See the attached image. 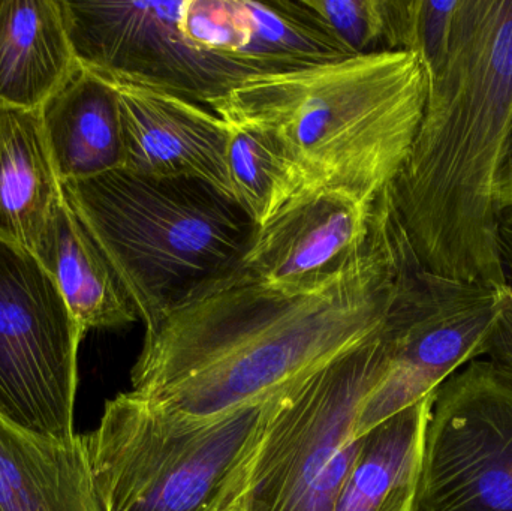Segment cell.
Instances as JSON below:
<instances>
[{
	"mask_svg": "<svg viewBox=\"0 0 512 511\" xmlns=\"http://www.w3.org/2000/svg\"><path fill=\"white\" fill-rule=\"evenodd\" d=\"M414 261L387 191L366 242L333 272L285 287L236 264L195 288L146 332L131 392L192 420L273 398L376 338Z\"/></svg>",
	"mask_w": 512,
	"mask_h": 511,
	"instance_id": "cell-1",
	"label": "cell"
},
{
	"mask_svg": "<svg viewBox=\"0 0 512 511\" xmlns=\"http://www.w3.org/2000/svg\"><path fill=\"white\" fill-rule=\"evenodd\" d=\"M424 66L426 107L391 207L424 269L505 287L495 183L512 128V0H457Z\"/></svg>",
	"mask_w": 512,
	"mask_h": 511,
	"instance_id": "cell-2",
	"label": "cell"
},
{
	"mask_svg": "<svg viewBox=\"0 0 512 511\" xmlns=\"http://www.w3.org/2000/svg\"><path fill=\"white\" fill-rule=\"evenodd\" d=\"M426 98L421 57L382 51L254 75L209 108L261 132L300 170L307 189L376 201L408 159Z\"/></svg>",
	"mask_w": 512,
	"mask_h": 511,
	"instance_id": "cell-3",
	"label": "cell"
},
{
	"mask_svg": "<svg viewBox=\"0 0 512 511\" xmlns=\"http://www.w3.org/2000/svg\"><path fill=\"white\" fill-rule=\"evenodd\" d=\"M62 186L146 332L195 288L239 264L256 228L236 201L197 179L122 168Z\"/></svg>",
	"mask_w": 512,
	"mask_h": 511,
	"instance_id": "cell-4",
	"label": "cell"
},
{
	"mask_svg": "<svg viewBox=\"0 0 512 511\" xmlns=\"http://www.w3.org/2000/svg\"><path fill=\"white\" fill-rule=\"evenodd\" d=\"M297 384L209 420L165 413L134 392L110 399L98 428L83 435L104 511L237 506L268 423Z\"/></svg>",
	"mask_w": 512,
	"mask_h": 511,
	"instance_id": "cell-5",
	"label": "cell"
},
{
	"mask_svg": "<svg viewBox=\"0 0 512 511\" xmlns=\"http://www.w3.org/2000/svg\"><path fill=\"white\" fill-rule=\"evenodd\" d=\"M387 371L381 332L301 380L271 417L237 507L334 511L360 449L361 404Z\"/></svg>",
	"mask_w": 512,
	"mask_h": 511,
	"instance_id": "cell-6",
	"label": "cell"
},
{
	"mask_svg": "<svg viewBox=\"0 0 512 511\" xmlns=\"http://www.w3.org/2000/svg\"><path fill=\"white\" fill-rule=\"evenodd\" d=\"M504 293L505 287L445 278L414 261L382 330L387 374L361 404L355 437L435 396L453 375L487 356Z\"/></svg>",
	"mask_w": 512,
	"mask_h": 511,
	"instance_id": "cell-7",
	"label": "cell"
},
{
	"mask_svg": "<svg viewBox=\"0 0 512 511\" xmlns=\"http://www.w3.org/2000/svg\"><path fill=\"white\" fill-rule=\"evenodd\" d=\"M83 339L38 258L0 240V417L36 434L74 438Z\"/></svg>",
	"mask_w": 512,
	"mask_h": 511,
	"instance_id": "cell-8",
	"label": "cell"
},
{
	"mask_svg": "<svg viewBox=\"0 0 512 511\" xmlns=\"http://www.w3.org/2000/svg\"><path fill=\"white\" fill-rule=\"evenodd\" d=\"M57 2L75 59L102 77L209 107L248 78L271 74L192 44L182 29L185 0Z\"/></svg>",
	"mask_w": 512,
	"mask_h": 511,
	"instance_id": "cell-9",
	"label": "cell"
},
{
	"mask_svg": "<svg viewBox=\"0 0 512 511\" xmlns=\"http://www.w3.org/2000/svg\"><path fill=\"white\" fill-rule=\"evenodd\" d=\"M411 511H512V381L490 360L436 393Z\"/></svg>",
	"mask_w": 512,
	"mask_h": 511,
	"instance_id": "cell-10",
	"label": "cell"
},
{
	"mask_svg": "<svg viewBox=\"0 0 512 511\" xmlns=\"http://www.w3.org/2000/svg\"><path fill=\"white\" fill-rule=\"evenodd\" d=\"M102 78L119 98L123 170L141 176L201 180L236 201L228 177L230 129L225 120L209 107L170 93L119 78Z\"/></svg>",
	"mask_w": 512,
	"mask_h": 511,
	"instance_id": "cell-11",
	"label": "cell"
},
{
	"mask_svg": "<svg viewBox=\"0 0 512 511\" xmlns=\"http://www.w3.org/2000/svg\"><path fill=\"white\" fill-rule=\"evenodd\" d=\"M376 203L337 189H304L255 228L239 264L267 284L294 287L315 281L366 242Z\"/></svg>",
	"mask_w": 512,
	"mask_h": 511,
	"instance_id": "cell-12",
	"label": "cell"
},
{
	"mask_svg": "<svg viewBox=\"0 0 512 511\" xmlns=\"http://www.w3.org/2000/svg\"><path fill=\"white\" fill-rule=\"evenodd\" d=\"M60 182L93 179L125 167L122 116L116 90L84 66L39 108Z\"/></svg>",
	"mask_w": 512,
	"mask_h": 511,
	"instance_id": "cell-13",
	"label": "cell"
},
{
	"mask_svg": "<svg viewBox=\"0 0 512 511\" xmlns=\"http://www.w3.org/2000/svg\"><path fill=\"white\" fill-rule=\"evenodd\" d=\"M0 511H104L83 435L48 437L0 417Z\"/></svg>",
	"mask_w": 512,
	"mask_h": 511,
	"instance_id": "cell-14",
	"label": "cell"
},
{
	"mask_svg": "<svg viewBox=\"0 0 512 511\" xmlns=\"http://www.w3.org/2000/svg\"><path fill=\"white\" fill-rule=\"evenodd\" d=\"M33 255L59 288L83 338L90 330L122 329L140 320L104 252L66 198Z\"/></svg>",
	"mask_w": 512,
	"mask_h": 511,
	"instance_id": "cell-15",
	"label": "cell"
},
{
	"mask_svg": "<svg viewBox=\"0 0 512 511\" xmlns=\"http://www.w3.org/2000/svg\"><path fill=\"white\" fill-rule=\"evenodd\" d=\"M63 198L39 110L0 105V240L33 254Z\"/></svg>",
	"mask_w": 512,
	"mask_h": 511,
	"instance_id": "cell-16",
	"label": "cell"
},
{
	"mask_svg": "<svg viewBox=\"0 0 512 511\" xmlns=\"http://www.w3.org/2000/svg\"><path fill=\"white\" fill-rule=\"evenodd\" d=\"M78 66L57 0H0V105L39 110Z\"/></svg>",
	"mask_w": 512,
	"mask_h": 511,
	"instance_id": "cell-17",
	"label": "cell"
},
{
	"mask_svg": "<svg viewBox=\"0 0 512 511\" xmlns=\"http://www.w3.org/2000/svg\"><path fill=\"white\" fill-rule=\"evenodd\" d=\"M435 396L361 435L334 511H411Z\"/></svg>",
	"mask_w": 512,
	"mask_h": 511,
	"instance_id": "cell-18",
	"label": "cell"
},
{
	"mask_svg": "<svg viewBox=\"0 0 512 511\" xmlns=\"http://www.w3.org/2000/svg\"><path fill=\"white\" fill-rule=\"evenodd\" d=\"M225 122L230 129L227 167L234 198L255 227H262L295 195L307 189L306 180L261 132Z\"/></svg>",
	"mask_w": 512,
	"mask_h": 511,
	"instance_id": "cell-19",
	"label": "cell"
},
{
	"mask_svg": "<svg viewBox=\"0 0 512 511\" xmlns=\"http://www.w3.org/2000/svg\"><path fill=\"white\" fill-rule=\"evenodd\" d=\"M351 56L408 51L409 0H297Z\"/></svg>",
	"mask_w": 512,
	"mask_h": 511,
	"instance_id": "cell-20",
	"label": "cell"
},
{
	"mask_svg": "<svg viewBox=\"0 0 512 511\" xmlns=\"http://www.w3.org/2000/svg\"><path fill=\"white\" fill-rule=\"evenodd\" d=\"M182 29L192 44L209 53L256 63L246 56L248 35L240 0H185Z\"/></svg>",
	"mask_w": 512,
	"mask_h": 511,
	"instance_id": "cell-21",
	"label": "cell"
},
{
	"mask_svg": "<svg viewBox=\"0 0 512 511\" xmlns=\"http://www.w3.org/2000/svg\"><path fill=\"white\" fill-rule=\"evenodd\" d=\"M487 357V360L512 381V293L507 287L504 293V309L490 342Z\"/></svg>",
	"mask_w": 512,
	"mask_h": 511,
	"instance_id": "cell-22",
	"label": "cell"
},
{
	"mask_svg": "<svg viewBox=\"0 0 512 511\" xmlns=\"http://www.w3.org/2000/svg\"><path fill=\"white\" fill-rule=\"evenodd\" d=\"M498 254L505 287L512 293V207L499 212Z\"/></svg>",
	"mask_w": 512,
	"mask_h": 511,
	"instance_id": "cell-23",
	"label": "cell"
},
{
	"mask_svg": "<svg viewBox=\"0 0 512 511\" xmlns=\"http://www.w3.org/2000/svg\"><path fill=\"white\" fill-rule=\"evenodd\" d=\"M496 210L502 212L512 207V128L505 147L504 158L495 183Z\"/></svg>",
	"mask_w": 512,
	"mask_h": 511,
	"instance_id": "cell-24",
	"label": "cell"
},
{
	"mask_svg": "<svg viewBox=\"0 0 512 511\" xmlns=\"http://www.w3.org/2000/svg\"><path fill=\"white\" fill-rule=\"evenodd\" d=\"M225 511H242V510H240L239 507L234 506V507H231V509H228V510H225Z\"/></svg>",
	"mask_w": 512,
	"mask_h": 511,
	"instance_id": "cell-25",
	"label": "cell"
}]
</instances>
